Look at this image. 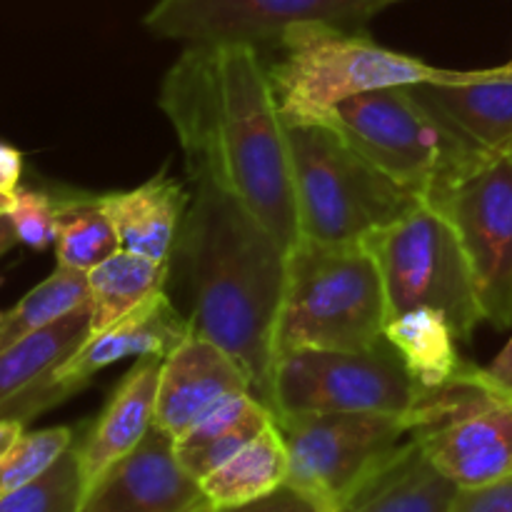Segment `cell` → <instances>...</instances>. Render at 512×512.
<instances>
[{"label": "cell", "instance_id": "cell-6", "mask_svg": "<svg viewBox=\"0 0 512 512\" xmlns=\"http://www.w3.org/2000/svg\"><path fill=\"white\" fill-rule=\"evenodd\" d=\"M323 123L423 203L488 155L440 123L408 85L355 95L335 105Z\"/></svg>", "mask_w": 512, "mask_h": 512}, {"label": "cell", "instance_id": "cell-7", "mask_svg": "<svg viewBox=\"0 0 512 512\" xmlns=\"http://www.w3.org/2000/svg\"><path fill=\"white\" fill-rule=\"evenodd\" d=\"M410 423V435L458 488L512 475V393L485 368L463 363L445 385L423 388Z\"/></svg>", "mask_w": 512, "mask_h": 512}, {"label": "cell", "instance_id": "cell-39", "mask_svg": "<svg viewBox=\"0 0 512 512\" xmlns=\"http://www.w3.org/2000/svg\"><path fill=\"white\" fill-rule=\"evenodd\" d=\"M0 285H3V278H0Z\"/></svg>", "mask_w": 512, "mask_h": 512}, {"label": "cell", "instance_id": "cell-31", "mask_svg": "<svg viewBox=\"0 0 512 512\" xmlns=\"http://www.w3.org/2000/svg\"><path fill=\"white\" fill-rule=\"evenodd\" d=\"M450 512H512V475L480 488H460Z\"/></svg>", "mask_w": 512, "mask_h": 512}, {"label": "cell", "instance_id": "cell-21", "mask_svg": "<svg viewBox=\"0 0 512 512\" xmlns=\"http://www.w3.org/2000/svg\"><path fill=\"white\" fill-rule=\"evenodd\" d=\"M273 423V410L263 400L253 393L233 395L203 415L183 438L173 440L175 455L200 483Z\"/></svg>", "mask_w": 512, "mask_h": 512}, {"label": "cell", "instance_id": "cell-22", "mask_svg": "<svg viewBox=\"0 0 512 512\" xmlns=\"http://www.w3.org/2000/svg\"><path fill=\"white\" fill-rule=\"evenodd\" d=\"M290 455L278 423L268 425L258 438L250 440L245 448L220 468L200 480V490L210 505L248 503V500L263 498L273 493L280 485L288 483Z\"/></svg>", "mask_w": 512, "mask_h": 512}, {"label": "cell", "instance_id": "cell-5", "mask_svg": "<svg viewBox=\"0 0 512 512\" xmlns=\"http://www.w3.org/2000/svg\"><path fill=\"white\" fill-rule=\"evenodd\" d=\"M280 45L285 58L270 70V83L285 123H323L335 105L355 95L425 83L445 73L325 20L290 25Z\"/></svg>", "mask_w": 512, "mask_h": 512}, {"label": "cell", "instance_id": "cell-24", "mask_svg": "<svg viewBox=\"0 0 512 512\" xmlns=\"http://www.w3.org/2000/svg\"><path fill=\"white\" fill-rule=\"evenodd\" d=\"M170 263L118 250L88 273L90 333L108 328L158 293H165Z\"/></svg>", "mask_w": 512, "mask_h": 512}, {"label": "cell", "instance_id": "cell-38", "mask_svg": "<svg viewBox=\"0 0 512 512\" xmlns=\"http://www.w3.org/2000/svg\"><path fill=\"white\" fill-rule=\"evenodd\" d=\"M210 510H213V505H210V503H203V505H198V508H195L193 512H210Z\"/></svg>", "mask_w": 512, "mask_h": 512}, {"label": "cell", "instance_id": "cell-16", "mask_svg": "<svg viewBox=\"0 0 512 512\" xmlns=\"http://www.w3.org/2000/svg\"><path fill=\"white\" fill-rule=\"evenodd\" d=\"M88 335L90 303H85L58 323L0 350V418L28 425L35 415L68 400L73 393L55 383V373Z\"/></svg>", "mask_w": 512, "mask_h": 512}, {"label": "cell", "instance_id": "cell-9", "mask_svg": "<svg viewBox=\"0 0 512 512\" xmlns=\"http://www.w3.org/2000/svg\"><path fill=\"white\" fill-rule=\"evenodd\" d=\"M420 393L388 340L370 350H293L275 360L270 410L275 418L375 413L410 420Z\"/></svg>", "mask_w": 512, "mask_h": 512}, {"label": "cell", "instance_id": "cell-36", "mask_svg": "<svg viewBox=\"0 0 512 512\" xmlns=\"http://www.w3.org/2000/svg\"><path fill=\"white\" fill-rule=\"evenodd\" d=\"M365 3H368V10H370V15H375V13H380V10H385V8H388V5H395V3H400V0H365Z\"/></svg>", "mask_w": 512, "mask_h": 512}, {"label": "cell", "instance_id": "cell-33", "mask_svg": "<svg viewBox=\"0 0 512 512\" xmlns=\"http://www.w3.org/2000/svg\"><path fill=\"white\" fill-rule=\"evenodd\" d=\"M485 373H488V378L493 380L498 388H503V390H508V393H512V338L508 340V345L500 350L498 358H495L493 363L485 368Z\"/></svg>", "mask_w": 512, "mask_h": 512}, {"label": "cell", "instance_id": "cell-2", "mask_svg": "<svg viewBox=\"0 0 512 512\" xmlns=\"http://www.w3.org/2000/svg\"><path fill=\"white\" fill-rule=\"evenodd\" d=\"M178 250L193 288L190 328L233 355L270 408L288 250L213 185H195Z\"/></svg>", "mask_w": 512, "mask_h": 512}, {"label": "cell", "instance_id": "cell-15", "mask_svg": "<svg viewBox=\"0 0 512 512\" xmlns=\"http://www.w3.org/2000/svg\"><path fill=\"white\" fill-rule=\"evenodd\" d=\"M450 130L483 153H512V63L488 70H445L408 85Z\"/></svg>", "mask_w": 512, "mask_h": 512}, {"label": "cell", "instance_id": "cell-19", "mask_svg": "<svg viewBox=\"0 0 512 512\" xmlns=\"http://www.w3.org/2000/svg\"><path fill=\"white\" fill-rule=\"evenodd\" d=\"M458 490L410 435L333 512H450Z\"/></svg>", "mask_w": 512, "mask_h": 512}, {"label": "cell", "instance_id": "cell-8", "mask_svg": "<svg viewBox=\"0 0 512 512\" xmlns=\"http://www.w3.org/2000/svg\"><path fill=\"white\" fill-rule=\"evenodd\" d=\"M383 275L388 318L413 308H435L458 340H470L483 320L473 270L453 225L430 205L363 240Z\"/></svg>", "mask_w": 512, "mask_h": 512}, {"label": "cell", "instance_id": "cell-25", "mask_svg": "<svg viewBox=\"0 0 512 512\" xmlns=\"http://www.w3.org/2000/svg\"><path fill=\"white\" fill-rule=\"evenodd\" d=\"M120 248L118 230L103 200L70 195L55 200V258L58 265L90 273Z\"/></svg>", "mask_w": 512, "mask_h": 512}, {"label": "cell", "instance_id": "cell-35", "mask_svg": "<svg viewBox=\"0 0 512 512\" xmlns=\"http://www.w3.org/2000/svg\"><path fill=\"white\" fill-rule=\"evenodd\" d=\"M18 245V235H15L13 223H10L8 213L0 215V258H3L8 250H13Z\"/></svg>", "mask_w": 512, "mask_h": 512}, {"label": "cell", "instance_id": "cell-37", "mask_svg": "<svg viewBox=\"0 0 512 512\" xmlns=\"http://www.w3.org/2000/svg\"><path fill=\"white\" fill-rule=\"evenodd\" d=\"M10 205H13V195L8 193H0V215H5L10 210Z\"/></svg>", "mask_w": 512, "mask_h": 512}, {"label": "cell", "instance_id": "cell-34", "mask_svg": "<svg viewBox=\"0 0 512 512\" xmlns=\"http://www.w3.org/2000/svg\"><path fill=\"white\" fill-rule=\"evenodd\" d=\"M25 433V423L23 420L15 418H0V460L10 453L15 443L23 438Z\"/></svg>", "mask_w": 512, "mask_h": 512}, {"label": "cell", "instance_id": "cell-29", "mask_svg": "<svg viewBox=\"0 0 512 512\" xmlns=\"http://www.w3.org/2000/svg\"><path fill=\"white\" fill-rule=\"evenodd\" d=\"M18 243L30 250H48L55 245V198L33 188H18L8 210Z\"/></svg>", "mask_w": 512, "mask_h": 512}, {"label": "cell", "instance_id": "cell-14", "mask_svg": "<svg viewBox=\"0 0 512 512\" xmlns=\"http://www.w3.org/2000/svg\"><path fill=\"white\" fill-rule=\"evenodd\" d=\"M253 393L243 365L220 345L190 333L163 360L153 425L178 440L223 400Z\"/></svg>", "mask_w": 512, "mask_h": 512}, {"label": "cell", "instance_id": "cell-23", "mask_svg": "<svg viewBox=\"0 0 512 512\" xmlns=\"http://www.w3.org/2000/svg\"><path fill=\"white\" fill-rule=\"evenodd\" d=\"M385 340L400 355L420 388H440L460 370L458 335L440 310L413 308L385 323Z\"/></svg>", "mask_w": 512, "mask_h": 512}, {"label": "cell", "instance_id": "cell-26", "mask_svg": "<svg viewBox=\"0 0 512 512\" xmlns=\"http://www.w3.org/2000/svg\"><path fill=\"white\" fill-rule=\"evenodd\" d=\"M85 303H88V273L58 265L53 275L35 285L13 308L0 313V350L58 323Z\"/></svg>", "mask_w": 512, "mask_h": 512}, {"label": "cell", "instance_id": "cell-28", "mask_svg": "<svg viewBox=\"0 0 512 512\" xmlns=\"http://www.w3.org/2000/svg\"><path fill=\"white\" fill-rule=\"evenodd\" d=\"M73 438V428H65V425L23 433V438L0 460V498L25 488L38 480L45 470L53 468L73 448Z\"/></svg>", "mask_w": 512, "mask_h": 512}, {"label": "cell", "instance_id": "cell-1", "mask_svg": "<svg viewBox=\"0 0 512 512\" xmlns=\"http://www.w3.org/2000/svg\"><path fill=\"white\" fill-rule=\"evenodd\" d=\"M195 185L238 200L285 250L300 240L288 133L270 73L248 43H190L160 85Z\"/></svg>", "mask_w": 512, "mask_h": 512}, {"label": "cell", "instance_id": "cell-20", "mask_svg": "<svg viewBox=\"0 0 512 512\" xmlns=\"http://www.w3.org/2000/svg\"><path fill=\"white\" fill-rule=\"evenodd\" d=\"M100 200L118 230L120 248L170 263L188 213V193L178 180L160 173L138 188L100 195Z\"/></svg>", "mask_w": 512, "mask_h": 512}, {"label": "cell", "instance_id": "cell-30", "mask_svg": "<svg viewBox=\"0 0 512 512\" xmlns=\"http://www.w3.org/2000/svg\"><path fill=\"white\" fill-rule=\"evenodd\" d=\"M210 512H328L315 498H310L308 493L298 490L295 485L285 483L280 485L273 493L263 495V498L248 500V503L238 505H223V508H215Z\"/></svg>", "mask_w": 512, "mask_h": 512}, {"label": "cell", "instance_id": "cell-3", "mask_svg": "<svg viewBox=\"0 0 512 512\" xmlns=\"http://www.w3.org/2000/svg\"><path fill=\"white\" fill-rule=\"evenodd\" d=\"M388 298L383 275L363 240L288 250V280L275 353L370 350L385 340Z\"/></svg>", "mask_w": 512, "mask_h": 512}, {"label": "cell", "instance_id": "cell-13", "mask_svg": "<svg viewBox=\"0 0 512 512\" xmlns=\"http://www.w3.org/2000/svg\"><path fill=\"white\" fill-rule=\"evenodd\" d=\"M208 503L180 465L173 438L153 425L143 443L85 493L80 512H193Z\"/></svg>", "mask_w": 512, "mask_h": 512}, {"label": "cell", "instance_id": "cell-10", "mask_svg": "<svg viewBox=\"0 0 512 512\" xmlns=\"http://www.w3.org/2000/svg\"><path fill=\"white\" fill-rule=\"evenodd\" d=\"M463 243L485 323L512 325V153H488L430 203Z\"/></svg>", "mask_w": 512, "mask_h": 512}, {"label": "cell", "instance_id": "cell-11", "mask_svg": "<svg viewBox=\"0 0 512 512\" xmlns=\"http://www.w3.org/2000/svg\"><path fill=\"white\" fill-rule=\"evenodd\" d=\"M275 423L288 445V483L328 512L338 510L413 430L408 418L375 413L278 415Z\"/></svg>", "mask_w": 512, "mask_h": 512}, {"label": "cell", "instance_id": "cell-4", "mask_svg": "<svg viewBox=\"0 0 512 512\" xmlns=\"http://www.w3.org/2000/svg\"><path fill=\"white\" fill-rule=\"evenodd\" d=\"M285 133L300 240L358 243L423 205L328 123H285Z\"/></svg>", "mask_w": 512, "mask_h": 512}, {"label": "cell", "instance_id": "cell-27", "mask_svg": "<svg viewBox=\"0 0 512 512\" xmlns=\"http://www.w3.org/2000/svg\"><path fill=\"white\" fill-rule=\"evenodd\" d=\"M83 478L75 445L38 480L0 498V512H80Z\"/></svg>", "mask_w": 512, "mask_h": 512}, {"label": "cell", "instance_id": "cell-12", "mask_svg": "<svg viewBox=\"0 0 512 512\" xmlns=\"http://www.w3.org/2000/svg\"><path fill=\"white\" fill-rule=\"evenodd\" d=\"M373 18L365 0H158L145 28L158 38L185 43H248L280 40L285 28L325 20L355 28Z\"/></svg>", "mask_w": 512, "mask_h": 512}, {"label": "cell", "instance_id": "cell-18", "mask_svg": "<svg viewBox=\"0 0 512 512\" xmlns=\"http://www.w3.org/2000/svg\"><path fill=\"white\" fill-rule=\"evenodd\" d=\"M165 358H140L123 375L118 388L105 403L103 413L75 445L83 478V498L118 460L133 453L153 428L155 395H158L160 368Z\"/></svg>", "mask_w": 512, "mask_h": 512}, {"label": "cell", "instance_id": "cell-17", "mask_svg": "<svg viewBox=\"0 0 512 512\" xmlns=\"http://www.w3.org/2000/svg\"><path fill=\"white\" fill-rule=\"evenodd\" d=\"M190 333V318H183L175 310L168 295L158 293L108 328L90 333L83 345L60 365L55 383L75 395L93 375L125 358H168Z\"/></svg>", "mask_w": 512, "mask_h": 512}, {"label": "cell", "instance_id": "cell-32", "mask_svg": "<svg viewBox=\"0 0 512 512\" xmlns=\"http://www.w3.org/2000/svg\"><path fill=\"white\" fill-rule=\"evenodd\" d=\"M23 175V153L8 143H0V193L13 195L20 188Z\"/></svg>", "mask_w": 512, "mask_h": 512}]
</instances>
